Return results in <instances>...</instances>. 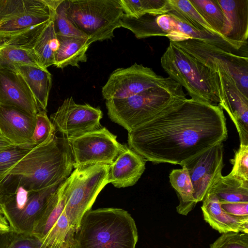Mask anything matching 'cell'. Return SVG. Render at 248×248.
<instances>
[{
  "instance_id": "1",
  "label": "cell",
  "mask_w": 248,
  "mask_h": 248,
  "mask_svg": "<svg viewBox=\"0 0 248 248\" xmlns=\"http://www.w3.org/2000/svg\"><path fill=\"white\" fill-rule=\"evenodd\" d=\"M128 133V147L146 161L181 166L228 138L223 109L191 98Z\"/></svg>"
},
{
  "instance_id": "2",
  "label": "cell",
  "mask_w": 248,
  "mask_h": 248,
  "mask_svg": "<svg viewBox=\"0 0 248 248\" xmlns=\"http://www.w3.org/2000/svg\"><path fill=\"white\" fill-rule=\"evenodd\" d=\"M73 168L68 140L55 134L33 147L0 178V183L38 191L63 182Z\"/></svg>"
},
{
  "instance_id": "3",
  "label": "cell",
  "mask_w": 248,
  "mask_h": 248,
  "mask_svg": "<svg viewBox=\"0 0 248 248\" xmlns=\"http://www.w3.org/2000/svg\"><path fill=\"white\" fill-rule=\"evenodd\" d=\"M138 240L135 222L127 211L90 209L81 219L72 248H135Z\"/></svg>"
},
{
  "instance_id": "4",
  "label": "cell",
  "mask_w": 248,
  "mask_h": 248,
  "mask_svg": "<svg viewBox=\"0 0 248 248\" xmlns=\"http://www.w3.org/2000/svg\"><path fill=\"white\" fill-rule=\"evenodd\" d=\"M160 62L169 77L184 87L191 99L215 105L221 102L224 91L217 75L172 42Z\"/></svg>"
},
{
  "instance_id": "5",
  "label": "cell",
  "mask_w": 248,
  "mask_h": 248,
  "mask_svg": "<svg viewBox=\"0 0 248 248\" xmlns=\"http://www.w3.org/2000/svg\"><path fill=\"white\" fill-rule=\"evenodd\" d=\"M187 99L181 86L155 87L127 98L106 100V106L110 119L128 132Z\"/></svg>"
},
{
  "instance_id": "6",
  "label": "cell",
  "mask_w": 248,
  "mask_h": 248,
  "mask_svg": "<svg viewBox=\"0 0 248 248\" xmlns=\"http://www.w3.org/2000/svg\"><path fill=\"white\" fill-rule=\"evenodd\" d=\"M172 42L217 75L223 97L230 89H237L248 96V53L225 50L196 39Z\"/></svg>"
},
{
  "instance_id": "7",
  "label": "cell",
  "mask_w": 248,
  "mask_h": 248,
  "mask_svg": "<svg viewBox=\"0 0 248 248\" xmlns=\"http://www.w3.org/2000/svg\"><path fill=\"white\" fill-rule=\"evenodd\" d=\"M66 14L91 43L111 39L124 14L120 0H65Z\"/></svg>"
},
{
  "instance_id": "8",
  "label": "cell",
  "mask_w": 248,
  "mask_h": 248,
  "mask_svg": "<svg viewBox=\"0 0 248 248\" xmlns=\"http://www.w3.org/2000/svg\"><path fill=\"white\" fill-rule=\"evenodd\" d=\"M108 170L107 165L78 168L64 181V211L76 232L83 215L91 209L98 195L109 184Z\"/></svg>"
},
{
  "instance_id": "9",
  "label": "cell",
  "mask_w": 248,
  "mask_h": 248,
  "mask_svg": "<svg viewBox=\"0 0 248 248\" xmlns=\"http://www.w3.org/2000/svg\"><path fill=\"white\" fill-rule=\"evenodd\" d=\"M62 182L38 191L21 186L3 187L0 196L1 208L14 232L31 234L41 213Z\"/></svg>"
},
{
  "instance_id": "10",
  "label": "cell",
  "mask_w": 248,
  "mask_h": 248,
  "mask_svg": "<svg viewBox=\"0 0 248 248\" xmlns=\"http://www.w3.org/2000/svg\"><path fill=\"white\" fill-rule=\"evenodd\" d=\"M64 181L48 200L31 233L39 240L41 248H73L76 231L64 211Z\"/></svg>"
},
{
  "instance_id": "11",
  "label": "cell",
  "mask_w": 248,
  "mask_h": 248,
  "mask_svg": "<svg viewBox=\"0 0 248 248\" xmlns=\"http://www.w3.org/2000/svg\"><path fill=\"white\" fill-rule=\"evenodd\" d=\"M181 85L170 77L157 75L149 67L135 62L127 68L113 71L102 89L106 100L124 98L155 87L174 88Z\"/></svg>"
},
{
  "instance_id": "12",
  "label": "cell",
  "mask_w": 248,
  "mask_h": 248,
  "mask_svg": "<svg viewBox=\"0 0 248 248\" xmlns=\"http://www.w3.org/2000/svg\"><path fill=\"white\" fill-rule=\"evenodd\" d=\"M107 128H101L68 140L74 169L94 165H110L125 147Z\"/></svg>"
},
{
  "instance_id": "13",
  "label": "cell",
  "mask_w": 248,
  "mask_h": 248,
  "mask_svg": "<svg viewBox=\"0 0 248 248\" xmlns=\"http://www.w3.org/2000/svg\"><path fill=\"white\" fill-rule=\"evenodd\" d=\"M53 12L44 0H0V36L16 35L48 22Z\"/></svg>"
},
{
  "instance_id": "14",
  "label": "cell",
  "mask_w": 248,
  "mask_h": 248,
  "mask_svg": "<svg viewBox=\"0 0 248 248\" xmlns=\"http://www.w3.org/2000/svg\"><path fill=\"white\" fill-rule=\"evenodd\" d=\"M102 117L100 108L88 104H78L70 97L50 115V120L56 132L69 140L101 128Z\"/></svg>"
},
{
  "instance_id": "15",
  "label": "cell",
  "mask_w": 248,
  "mask_h": 248,
  "mask_svg": "<svg viewBox=\"0 0 248 248\" xmlns=\"http://www.w3.org/2000/svg\"><path fill=\"white\" fill-rule=\"evenodd\" d=\"M223 155L224 145L220 142L181 165L187 170L197 203L204 200L214 182L222 175Z\"/></svg>"
},
{
  "instance_id": "16",
  "label": "cell",
  "mask_w": 248,
  "mask_h": 248,
  "mask_svg": "<svg viewBox=\"0 0 248 248\" xmlns=\"http://www.w3.org/2000/svg\"><path fill=\"white\" fill-rule=\"evenodd\" d=\"M0 105L35 115L41 109L22 76L15 69H0Z\"/></svg>"
},
{
  "instance_id": "17",
  "label": "cell",
  "mask_w": 248,
  "mask_h": 248,
  "mask_svg": "<svg viewBox=\"0 0 248 248\" xmlns=\"http://www.w3.org/2000/svg\"><path fill=\"white\" fill-rule=\"evenodd\" d=\"M35 124V115L0 105V133L15 146L34 147L31 139Z\"/></svg>"
},
{
  "instance_id": "18",
  "label": "cell",
  "mask_w": 248,
  "mask_h": 248,
  "mask_svg": "<svg viewBox=\"0 0 248 248\" xmlns=\"http://www.w3.org/2000/svg\"><path fill=\"white\" fill-rule=\"evenodd\" d=\"M146 160L125 145L123 151L109 166L108 182L117 188L134 185L145 169Z\"/></svg>"
},
{
  "instance_id": "19",
  "label": "cell",
  "mask_w": 248,
  "mask_h": 248,
  "mask_svg": "<svg viewBox=\"0 0 248 248\" xmlns=\"http://www.w3.org/2000/svg\"><path fill=\"white\" fill-rule=\"evenodd\" d=\"M227 21L225 37L240 45H248V0H217Z\"/></svg>"
},
{
  "instance_id": "20",
  "label": "cell",
  "mask_w": 248,
  "mask_h": 248,
  "mask_svg": "<svg viewBox=\"0 0 248 248\" xmlns=\"http://www.w3.org/2000/svg\"><path fill=\"white\" fill-rule=\"evenodd\" d=\"M202 202L204 220L214 229L221 233L231 232L248 233V220L235 217L224 211L214 193H207Z\"/></svg>"
},
{
  "instance_id": "21",
  "label": "cell",
  "mask_w": 248,
  "mask_h": 248,
  "mask_svg": "<svg viewBox=\"0 0 248 248\" xmlns=\"http://www.w3.org/2000/svg\"><path fill=\"white\" fill-rule=\"evenodd\" d=\"M14 69L23 78L41 110L46 111L51 87V75L47 70L27 64H18Z\"/></svg>"
},
{
  "instance_id": "22",
  "label": "cell",
  "mask_w": 248,
  "mask_h": 248,
  "mask_svg": "<svg viewBox=\"0 0 248 248\" xmlns=\"http://www.w3.org/2000/svg\"><path fill=\"white\" fill-rule=\"evenodd\" d=\"M59 47L55 53L54 65L63 69L68 65L79 67V63L87 61L86 52L92 44L87 38L57 35Z\"/></svg>"
},
{
  "instance_id": "23",
  "label": "cell",
  "mask_w": 248,
  "mask_h": 248,
  "mask_svg": "<svg viewBox=\"0 0 248 248\" xmlns=\"http://www.w3.org/2000/svg\"><path fill=\"white\" fill-rule=\"evenodd\" d=\"M208 192L214 193L219 202H248V181L229 174L221 175Z\"/></svg>"
},
{
  "instance_id": "24",
  "label": "cell",
  "mask_w": 248,
  "mask_h": 248,
  "mask_svg": "<svg viewBox=\"0 0 248 248\" xmlns=\"http://www.w3.org/2000/svg\"><path fill=\"white\" fill-rule=\"evenodd\" d=\"M172 170L170 174V182L176 191L179 203L176 211L179 214L186 216L197 203L194 197V189L186 168Z\"/></svg>"
},
{
  "instance_id": "25",
  "label": "cell",
  "mask_w": 248,
  "mask_h": 248,
  "mask_svg": "<svg viewBox=\"0 0 248 248\" xmlns=\"http://www.w3.org/2000/svg\"><path fill=\"white\" fill-rule=\"evenodd\" d=\"M168 2L170 11L167 14L198 31L220 36L198 12L189 0H168Z\"/></svg>"
},
{
  "instance_id": "26",
  "label": "cell",
  "mask_w": 248,
  "mask_h": 248,
  "mask_svg": "<svg viewBox=\"0 0 248 248\" xmlns=\"http://www.w3.org/2000/svg\"><path fill=\"white\" fill-rule=\"evenodd\" d=\"M59 46L51 19L37 38L32 48L41 67L47 69L54 65L55 53Z\"/></svg>"
},
{
  "instance_id": "27",
  "label": "cell",
  "mask_w": 248,
  "mask_h": 248,
  "mask_svg": "<svg viewBox=\"0 0 248 248\" xmlns=\"http://www.w3.org/2000/svg\"><path fill=\"white\" fill-rule=\"evenodd\" d=\"M189 0L198 12L220 37L230 41L224 36L227 27V18L217 0ZM236 44L241 46H245Z\"/></svg>"
},
{
  "instance_id": "28",
  "label": "cell",
  "mask_w": 248,
  "mask_h": 248,
  "mask_svg": "<svg viewBox=\"0 0 248 248\" xmlns=\"http://www.w3.org/2000/svg\"><path fill=\"white\" fill-rule=\"evenodd\" d=\"M18 64L41 67L32 49L0 43V69H14Z\"/></svg>"
},
{
  "instance_id": "29",
  "label": "cell",
  "mask_w": 248,
  "mask_h": 248,
  "mask_svg": "<svg viewBox=\"0 0 248 248\" xmlns=\"http://www.w3.org/2000/svg\"><path fill=\"white\" fill-rule=\"evenodd\" d=\"M124 14L139 18L145 14L159 15L170 11L168 0H120Z\"/></svg>"
},
{
  "instance_id": "30",
  "label": "cell",
  "mask_w": 248,
  "mask_h": 248,
  "mask_svg": "<svg viewBox=\"0 0 248 248\" xmlns=\"http://www.w3.org/2000/svg\"><path fill=\"white\" fill-rule=\"evenodd\" d=\"M52 20L57 35L77 36L88 38L75 27L68 17L65 0H62L53 12Z\"/></svg>"
},
{
  "instance_id": "31",
  "label": "cell",
  "mask_w": 248,
  "mask_h": 248,
  "mask_svg": "<svg viewBox=\"0 0 248 248\" xmlns=\"http://www.w3.org/2000/svg\"><path fill=\"white\" fill-rule=\"evenodd\" d=\"M35 117L36 124L31 139L34 147L46 141L56 133L46 111L40 110L35 115Z\"/></svg>"
},
{
  "instance_id": "32",
  "label": "cell",
  "mask_w": 248,
  "mask_h": 248,
  "mask_svg": "<svg viewBox=\"0 0 248 248\" xmlns=\"http://www.w3.org/2000/svg\"><path fill=\"white\" fill-rule=\"evenodd\" d=\"M210 248H248V233L234 232L222 233Z\"/></svg>"
},
{
  "instance_id": "33",
  "label": "cell",
  "mask_w": 248,
  "mask_h": 248,
  "mask_svg": "<svg viewBox=\"0 0 248 248\" xmlns=\"http://www.w3.org/2000/svg\"><path fill=\"white\" fill-rule=\"evenodd\" d=\"M32 148L14 146L0 152V178Z\"/></svg>"
},
{
  "instance_id": "34",
  "label": "cell",
  "mask_w": 248,
  "mask_h": 248,
  "mask_svg": "<svg viewBox=\"0 0 248 248\" xmlns=\"http://www.w3.org/2000/svg\"><path fill=\"white\" fill-rule=\"evenodd\" d=\"M230 160L233 167L229 174L248 181V145L240 144L234 158Z\"/></svg>"
},
{
  "instance_id": "35",
  "label": "cell",
  "mask_w": 248,
  "mask_h": 248,
  "mask_svg": "<svg viewBox=\"0 0 248 248\" xmlns=\"http://www.w3.org/2000/svg\"><path fill=\"white\" fill-rule=\"evenodd\" d=\"M7 248H41V242L31 234L16 233Z\"/></svg>"
},
{
  "instance_id": "36",
  "label": "cell",
  "mask_w": 248,
  "mask_h": 248,
  "mask_svg": "<svg viewBox=\"0 0 248 248\" xmlns=\"http://www.w3.org/2000/svg\"><path fill=\"white\" fill-rule=\"evenodd\" d=\"M222 209L236 217L248 220V202H220Z\"/></svg>"
},
{
  "instance_id": "37",
  "label": "cell",
  "mask_w": 248,
  "mask_h": 248,
  "mask_svg": "<svg viewBox=\"0 0 248 248\" xmlns=\"http://www.w3.org/2000/svg\"><path fill=\"white\" fill-rule=\"evenodd\" d=\"M16 233L13 231L0 232V248H7L11 244Z\"/></svg>"
},
{
  "instance_id": "38",
  "label": "cell",
  "mask_w": 248,
  "mask_h": 248,
  "mask_svg": "<svg viewBox=\"0 0 248 248\" xmlns=\"http://www.w3.org/2000/svg\"><path fill=\"white\" fill-rule=\"evenodd\" d=\"M12 231L13 230L6 219L2 214L0 213V232H6Z\"/></svg>"
},
{
  "instance_id": "39",
  "label": "cell",
  "mask_w": 248,
  "mask_h": 248,
  "mask_svg": "<svg viewBox=\"0 0 248 248\" xmlns=\"http://www.w3.org/2000/svg\"><path fill=\"white\" fill-rule=\"evenodd\" d=\"M15 146L9 140L3 137L0 133V152L12 148Z\"/></svg>"
},
{
  "instance_id": "40",
  "label": "cell",
  "mask_w": 248,
  "mask_h": 248,
  "mask_svg": "<svg viewBox=\"0 0 248 248\" xmlns=\"http://www.w3.org/2000/svg\"><path fill=\"white\" fill-rule=\"evenodd\" d=\"M0 213L2 214V212L1 208V206H0Z\"/></svg>"
}]
</instances>
